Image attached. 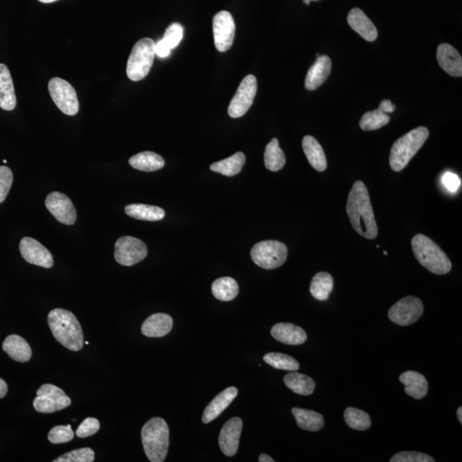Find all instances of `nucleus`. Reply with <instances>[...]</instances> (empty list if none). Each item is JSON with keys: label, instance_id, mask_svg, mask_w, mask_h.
<instances>
[{"label": "nucleus", "instance_id": "obj_1", "mask_svg": "<svg viewBox=\"0 0 462 462\" xmlns=\"http://www.w3.org/2000/svg\"><path fill=\"white\" fill-rule=\"evenodd\" d=\"M347 214L356 232L367 239L378 236V226L371 204L367 186L355 182L348 194Z\"/></svg>", "mask_w": 462, "mask_h": 462}, {"label": "nucleus", "instance_id": "obj_2", "mask_svg": "<svg viewBox=\"0 0 462 462\" xmlns=\"http://www.w3.org/2000/svg\"><path fill=\"white\" fill-rule=\"evenodd\" d=\"M48 325L57 341L71 351H80L84 343L78 319L71 312L56 308L48 314Z\"/></svg>", "mask_w": 462, "mask_h": 462}, {"label": "nucleus", "instance_id": "obj_3", "mask_svg": "<svg viewBox=\"0 0 462 462\" xmlns=\"http://www.w3.org/2000/svg\"><path fill=\"white\" fill-rule=\"evenodd\" d=\"M146 456L152 462H163L167 456L170 432L167 423L159 417L148 421L141 429Z\"/></svg>", "mask_w": 462, "mask_h": 462}, {"label": "nucleus", "instance_id": "obj_4", "mask_svg": "<svg viewBox=\"0 0 462 462\" xmlns=\"http://www.w3.org/2000/svg\"><path fill=\"white\" fill-rule=\"evenodd\" d=\"M412 248L421 266L431 273L444 275L451 271V261L431 238L422 234L416 235L412 240Z\"/></svg>", "mask_w": 462, "mask_h": 462}, {"label": "nucleus", "instance_id": "obj_5", "mask_svg": "<svg viewBox=\"0 0 462 462\" xmlns=\"http://www.w3.org/2000/svg\"><path fill=\"white\" fill-rule=\"evenodd\" d=\"M428 136L429 131L427 128L418 127L396 140L390 154V165L393 171H403L422 148Z\"/></svg>", "mask_w": 462, "mask_h": 462}, {"label": "nucleus", "instance_id": "obj_6", "mask_svg": "<svg viewBox=\"0 0 462 462\" xmlns=\"http://www.w3.org/2000/svg\"><path fill=\"white\" fill-rule=\"evenodd\" d=\"M155 55V42L152 39L138 40L129 57L126 69L129 79L134 82L144 79L151 70Z\"/></svg>", "mask_w": 462, "mask_h": 462}, {"label": "nucleus", "instance_id": "obj_7", "mask_svg": "<svg viewBox=\"0 0 462 462\" xmlns=\"http://www.w3.org/2000/svg\"><path fill=\"white\" fill-rule=\"evenodd\" d=\"M250 254L255 264L263 269L273 270L285 264L288 249L281 242L263 241L253 247Z\"/></svg>", "mask_w": 462, "mask_h": 462}, {"label": "nucleus", "instance_id": "obj_8", "mask_svg": "<svg viewBox=\"0 0 462 462\" xmlns=\"http://www.w3.org/2000/svg\"><path fill=\"white\" fill-rule=\"evenodd\" d=\"M48 90L59 110L68 116H75L79 112V100L75 88L67 81L54 77L48 83Z\"/></svg>", "mask_w": 462, "mask_h": 462}, {"label": "nucleus", "instance_id": "obj_9", "mask_svg": "<svg viewBox=\"0 0 462 462\" xmlns=\"http://www.w3.org/2000/svg\"><path fill=\"white\" fill-rule=\"evenodd\" d=\"M37 396L34 400L36 411L52 413L71 406V400L64 391L54 384H44L36 392Z\"/></svg>", "mask_w": 462, "mask_h": 462}, {"label": "nucleus", "instance_id": "obj_10", "mask_svg": "<svg viewBox=\"0 0 462 462\" xmlns=\"http://www.w3.org/2000/svg\"><path fill=\"white\" fill-rule=\"evenodd\" d=\"M423 313L424 305L421 300L409 295L390 308L388 317L396 325L408 326L418 321Z\"/></svg>", "mask_w": 462, "mask_h": 462}, {"label": "nucleus", "instance_id": "obj_11", "mask_svg": "<svg viewBox=\"0 0 462 462\" xmlns=\"http://www.w3.org/2000/svg\"><path fill=\"white\" fill-rule=\"evenodd\" d=\"M148 247L140 239L122 237L115 243L114 257L119 264L131 266L147 257Z\"/></svg>", "mask_w": 462, "mask_h": 462}, {"label": "nucleus", "instance_id": "obj_12", "mask_svg": "<svg viewBox=\"0 0 462 462\" xmlns=\"http://www.w3.org/2000/svg\"><path fill=\"white\" fill-rule=\"evenodd\" d=\"M257 88V80L253 75L247 76L242 81L228 108L230 117L238 119L248 112L251 105L254 103Z\"/></svg>", "mask_w": 462, "mask_h": 462}, {"label": "nucleus", "instance_id": "obj_13", "mask_svg": "<svg viewBox=\"0 0 462 462\" xmlns=\"http://www.w3.org/2000/svg\"><path fill=\"white\" fill-rule=\"evenodd\" d=\"M215 47L221 52L228 51L232 47L236 24L230 12L222 11L215 15L213 21Z\"/></svg>", "mask_w": 462, "mask_h": 462}, {"label": "nucleus", "instance_id": "obj_14", "mask_svg": "<svg viewBox=\"0 0 462 462\" xmlns=\"http://www.w3.org/2000/svg\"><path fill=\"white\" fill-rule=\"evenodd\" d=\"M46 206L50 213L61 224L74 225L76 220V210L71 199L59 192H52L46 199Z\"/></svg>", "mask_w": 462, "mask_h": 462}, {"label": "nucleus", "instance_id": "obj_15", "mask_svg": "<svg viewBox=\"0 0 462 462\" xmlns=\"http://www.w3.org/2000/svg\"><path fill=\"white\" fill-rule=\"evenodd\" d=\"M22 256L32 265L51 268L54 266V258L47 249L35 240L34 238L24 237L19 245Z\"/></svg>", "mask_w": 462, "mask_h": 462}, {"label": "nucleus", "instance_id": "obj_16", "mask_svg": "<svg viewBox=\"0 0 462 462\" xmlns=\"http://www.w3.org/2000/svg\"><path fill=\"white\" fill-rule=\"evenodd\" d=\"M242 430V420L238 417L231 418L223 427L218 443H220L222 452L225 456H234L236 455L238 451Z\"/></svg>", "mask_w": 462, "mask_h": 462}, {"label": "nucleus", "instance_id": "obj_17", "mask_svg": "<svg viewBox=\"0 0 462 462\" xmlns=\"http://www.w3.org/2000/svg\"><path fill=\"white\" fill-rule=\"evenodd\" d=\"M437 59L439 66L449 75L456 77L462 76V59L455 47L443 43L437 47Z\"/></svg>", "mask_w": 462, "mask_h": 462}, {"label": "nucleus", "instance_id": "obj_18", "mask_svg": "<svg viewBox=\"0 0 462 462\" xmlns=\"http://www.w3.org/2000/svg\"><path fill=\"white\" fill-rule=\"evenodd\" d=\"M271 336L277 341L288 345H301L307 341L306 331L290 323H278L271 328Z\"/></svg>", "mask_w": 462, "mask_h": 462}, {"label": "nucleus", "instance_id": "obj_19", "mask_svg": "<svg viewBox=\"0 0 462 462\" xmlns=\"http://www.w3.org/2000/svg\"><path fill=\"white\" fill-rule=\"evenodd\" d=\"M237 395L238 390L233 386L227 388L220 393L205 408L203 415H202V422L208 424L211 421L218 418L230 406Z\"/></svg>", "mask_w": 462, "mask_h": 462}, {"label": "nucleus", "instance_id": "obj_20", "mask_svg": "<svg viewBox=\"0 0 462 462\" xmlns=\"http://www.w3.org/2000/svg\"><path fill=\"white\" fill-rule=\"evenodd\" d=\"M331 71V60L327 55L318 57L314 66L308 71L305 87L307 90L314 91L326 82Z\"/></svg>", "mask_w": 462, "mask_h": 462}, {"label": "nucleus", "instance_id": "obj_21", "mask_svg": "<svg viewBox=\"0 0 462 462\" xmlns=\"http://www.w3.org/2000/svg\"><path fill=\"white\" fill-rule=\"evenodd\" d=\"M348 23L356 33L367 42H374L378 38V30L374 23L359 8L351 10L348 16Z\"/></svg>", "mask_w": 462, "mask_h": 462}, {"label": "nucleus", "instance_id": "obj_22", "mask_svg": "<svg viewBox=\"0 0 462 462\" xmlns=\"http://www.w3.org/2000/svg\"><path fill=\"white\" fill-rule=\"evenodd\" d=\"M173 319L166 314H154L145 320L141 332L148 338H162L171 332Z\"/></svg>", "mask_w": 462, "mask_h": 462}, {"label": "nucleus", "instance_id": "obj_23", "mask_svg": "<svg viewBox=\"0 0 462 462\" xmlns=\"http://www.w3.org/2000/svg\"><path fill=\"white\" fill-rule=\"evenodd\" d=\"M17 105L13 81L9 69L0 64V108L6 111L14 110Z\"/></svg>", "mask_w": 462, "mask_h": 462}, {"label": "nucleus", "instance_id": "obj_24", "mask_svg": "<svg viewBox=\"0 0 462 462\" xmlns=\"http://www.w3.org/2000/svg\"><path fill=\"white\" fill-rule=\"evenodd\" d=\"M400 382L405 386V392L413 398L420 400L427 395L428 382L420 372L407 371L401 374Z\"/></svg>", "mask_w": 462, "mask_h": 462}, {"label": "nucleus", "instance_id": "obj_25", "mask_svg": "<svg viewBox=\"0 0 462 462\" xmlns=\"http://www.w3.org/2000/svg\"><path fill=\"white\" fill-rule=\"evenodd\" d=\"M302 148L308 162L316 171L325 172L327 168L326 156L319 141L314 136H306L302 140Z\"/></svg>", "mask_w": 462, "mask_h": 462}, {"label": "nucleus", "instance_id": "obj_26", "mask_svg": "<svg viewBox=\"0 0 462 462\" xmlns=\"http://www.w3.org/2000/svg\"><path fill=\"white\" fill-rule=\"evenodd\" d=\"M3 350L16 362H28L31 359L32 350L30 344L18 335L7 336L3 343Z\"/></svg>", "mask_w": 462, "mask_h": 462}, {"label": "nucleus", "instance_id": "obj_27", "mask_svg": "<svg viewBox=\"0 0 462 462\" xmlns=\"http://www.w3.org/2000/svg\"><path fill=\"white\" fill-rule=\"evenodd\" d=\"M129 163L138 171L147 172L159 171L165 166L163 158L153 152L137 153L129 159Z\"/></svg>", "mask_w": 462, "mask_h": 462}, {"label": "nucleus", "instance_id": "obj_28", "mask_svg": "<svg viewBox=\"0 0 462 462\" xmlns=\"http://www.w3.org/2000/svg\"><path fill=\"white\" fill-rule=\"evenodd\" d=\"M291 412L298 427L305 431L319 432L325 425L324 417L317 412L299 408H292Z\"/></svg>", "mask_w": 462, "mask_h": 462}, {"label": "nucleus", "instance_id": "obj_29", "mask_svg": "<svg viewBox=\"0 0 462 462\" xmlns=\"http://www.w3.org/2000/svg\"><path fill=\"white\" fill-rule=\"evenodd\" d=\"M283 382L290 390L301 396L313 394L316 386L313 379L295 371L285 375Z\"/></svg>", "mask_w": 462, "mask_h": 462}, {"label": "nucleus", "instance_id": "obj_30", "mask_svg": "<svg viewBox=\"0 0 462 462\" xmlns=\"http://www.w3.org/2000/svg\"><path fill=\"white\" fill-rule=\"evenodd\" d=\"M125 213L136 220L144 221H160L165 216V211L159 206L144 204L128 205Z\"/></svg>", "mask_w": 462, "mask_h": 462}, {"label": "nucleus", "instance_id": "obj_31", "mask_svg": "<svg viewBox=\"0 0 462 462\" xmlns=\"http://www.w3.org/2000/svg\"><path fill=\"white\" fill-rule=\"evenodd\" d=\"M246 162L244 153L239 152L228 159L216 162L210 166L211 171L226 177H234L240 173Z\"/></svg>", "mask_w": 462, "mask_h": 462}, {"label": "nucleus", "instance_id": "obj_32", "mask_svg": "<svg viewBox=\"0 0 462 462\" xmlns=\"http://www.w3.org/2000/svg\"><path fill=\"white\" fill-rule=\"evenodd\" d=\"M334 280L332 276L327 273H319L312 279L310 292L318 301H326L333 290Z\"/></svg>", "mask_w": 462, "mask_h": 462}, {"label": "nucleus", "instance_id": "obj_33", "mask_svg": "<svg viewBox=\"0 0 462 462\" xmlns=\"http://www.w3.org/2000/svg\"><path fill=\"white\" fill-rule=\"evenodd\" d=\"M212 291L215 298L222 302H230L237 297L239 286L233 278H220L213 282Z\"/></svg>", "mask_w": 462, "mask_h": 462}, {"label": "nucleus", "instance_id": "obj_34", "mask_svg": "<svg viewBox=\"0 0 462 462\" xmlns=\"http://www.w3.org/2000/svg\"><path fill=\"white\" fill-rule=\"evenodd\" d=\"M264 157L266 168L271 172L280 171L286 164L285 154L280 147H279L277 138H273L267 144Z\"/></svg>", "mask_w": 462, "mask_h": 462}, {"label": "nucleus", "instance_id": "obj_35", "mask_svg": "<svg viewBox=\"0 0 462 462\" xmlns=\"http://www.w3.org/2000/svg\"><path fill=\"white\" fill-rule=\"evenodd\" d=\"M391 117L380 109L365 113L360 121V127L365 131H376L390 123Z\"/></svg>", "mask_w": 462, "mask_h": 462}, {"label": "nucleus", "instance_id": "obj_36", "mask_svg": "<svg viewBox=\"0 0 462 462\" xmlns=\"http://www.w3.org/2000/svg\"><path fill=\"white\" fill-rule=\"evenodd\" d=\"M346 424L356 431H367L371 427V419L368 413L358 408H348L344 412Z\"/></svg>", "mask_w": 462, "mask_h": 462}, {"label": "nucleus", "instance_id": "obj_37", "mask_svg": "<svg viewBox=\"0 0 462 462\" xmlns=\"http://www.w3.org/2000/svg\"><path fill=\"white\" fill-rule=\"evenodd\" d=\"M265 362L275 369L283 371L295 372L300 368L297 360L282 353H268L264 356Z\"/></svg>", "mask_w": 462, "mask_h": 462}, {"label": "nucleus", "instance_id": "obj_38", "mask_svg": "<svg viewBox=\"0 0 462 462\" xmlns=\"http://www.w3.org/2000/svg\"><path fill=\"white\" fill-rule=\"evenodd\" d=\"M95 461V452L90 448L75 449L64 454L54 460V462H93Z\"/></svg>", "mask_w": 462, "mask_h": 462}, {"label": "nucleus", "instance_id": "obj_39", "mask_svg": "<svg viewBox=\"0 0 462 462\" xmlns=\"http://www.w3.org/2000/svg\"><path fill=\"white\" fill-rule=\"evenodd\" d=\"M74 432L71 425H59L52 428L48 434V440L54 444H66L74 439Z\"/></svg>", "mask_w": 462, "mask_h": 462}, {"label": "nucleus", "instance_id": "obj_40", "mask_svg": "<svg viewBox=\"0 0 462 462\" xmlns=\"http://www.w3.org/2000/svg\"><path fill=\"white\" fill-rule=\"evenodd\" d=\"M182 38H184V27L180 23H174L166 28L162 40L172 50L178 47Z\"/></svg>", "mask_w": 462, "mask_h": 462}, {"label": "nucleus", "instance_id": "obj_41", "mask_svg": "<svg viewBox=\"0 0 462 462\" xmlns=\"http://www.w3.org/2000/svg\"><path fill=\"white\" fill-rule=\"evenodd\" d=\"M432 456L427 454L415 451H403L396 454L391 459V462H434Z\"/></svg>", "mask_w": 462, "mask_h": 462}, {"label": "nucleus", "instance_id": "obj_42", "mask_svg": "<svg viewBox=\"0 0 462 462\" xmlns=\"http://www.w3.org/2000/svg\"><path fill=\"white\" fill-rule=\"evenodd\" d=\"M12 182H13V174L11 170L6 166H0V203L6 200L10 192Z\"/></svg>", "mask_w": 462, "mask_h": 462}, {"label": "nucleus", "instance_id": "obj_43", "mask_svg": "<svg viewBox=\"0 0 462 462\" xmlns=\"http://www.w3.org/2000/svg\"><path fill=\"white\" fill-rule=\"evenodd\" d=\"M100 428V421L95 418H87L77 428L76 434L80 439L95 435Z\"/></svg>", "mask_w": 462, "mask_h": 462}, {"label": "nucleus", "instance_id": "obj_44", "mask_svg": "<svg viewBox=\"0 0 462 462\" xmlns=\"http://www.w3.org/2000/svg\"><path fill=\"white\" fill-rule=\"evenodd\" d=\"M442 182L444 188L448 190L449 192L456 193L458 191V189L461 187V179L456 174L447 172L444 174L443 178H442Z\"/></svg>", "mask_w": 462, "mask_h": 462}, {"label": "nucleus", "instance_id": "obj_45", "mask_svg": "<svg viewBox=\"0 0 462 462\" xmlns=\"http://www.w3.org/2000/svg\"><path fill=\"white\" fill-rule=\"evenodd\" d=\"M171 48H170L163 40H161L159 42L155 44V54L158 57H160V58H167V57L171 54Z\"/></svg>", "mask_w": 462, "mask_h": 462}, {"label": "nucleus", "instance_id": "obj_46", "mask_svg": "<svg viewBox=\"0 0 462 462\" xmlns=\"http://www.w3.org/2000/svg\"><path fill=\"white\" fill-rule=\"evenodd\" d=\"M379 109L384 113H391L395 112L396 105L393 104L391 100H384L382 102L380 103Z\"/></svg>", "mask_w": 462, "mask_h": 462}, {"label": "nucleus", "instance_id": "obj_47", "mask_svg": "<svg viewBox=\"0 0 462 462\" xmlns=\"http://www.w3.org/2000/svg\"><path fill=\"white\" fill-rule=\"evenodd\" d=\"M7 391H8V386H7V384L6 383V381L3 380L2 379H0V399L6 396V395L7 394Z\"/></svg>", "mask_w": 462, "mask_h": 462}, {"label": "nucleus", "instance_id": "obj_48", "mask_svg": "<svg viewBox=\"0 0 462 462\" xmlns=\"http://www.w3.org/2000/svg\"><path fill=\"white\" fill-rule=\"evenodd\" d=\"M259 462H274L275 461L269 456L268 455H266V454H261V456L259 457Z\"/></svg>", "mask_w": 462, "mask_h": 462}, {"label": "nucleus", "instance_id": "obj_49", "mask_svg": "<svg viewBox=\"0 0 462 462\" xmlns=\"http://www.w3.org/2000/svg\"><path fill=\"white\" fill-rule=\"evenodd\" d=\"M457 419L460 421V423L462 424V408L460 407L457 410Z\"/></svg>", "mask_w": 462, "mask_h": 462}, {"label": "nucleus", "instance_id": "obj_50", "mask_svg": "<svg viewBox=\"0 0 462 462\" xmlns=\"http://www.w3.org/2000/svg\"><path fill=\"white\" fill-rule=\"evenodd\" d=\"M38 1L44 4H50V3H54L56 1H59V0H38Z\"/></svg>", "mask_w": 462, "mask_h": 462}, {"label": "nucleus", "instance_id": "obj_51", "mask_svg": "<svg viewBox=\"0 0 462 462\" xmlns=\"http://www.w3.org/2000/svg\"><path fill=\"white\" fill-rule=\"evenodd\" d=\"M304 3H305L306 5L308 6V5H309V4H310V0H304Z\"/></svg>", "mask_w": 462, "mask_h": 462}, {"label": "nucleus", "instance_id": "obj_52", "mask_svg": "<svg viewBox=\"0 0 462 462\" xmlns=\"http://www.w3.org/2000/svg\"><path fill=\"white\" fill-rule=\"evenodd\" d=\"M384 254L385 255H387V254H388L387 252H386V251H384Z\"/></svg>", "mask_w": 462, "mask_h": 462}, {"label": "nucleus", "instance_id": "obj_53", "mask_svg": "<svg viewBox=\"0 0 462 462\" xmlns=\"http://www.w3.org/2000/svg\"><path fill=\"white\" fill-rule=\"evenodd\" d=\"M310 1H319V0H310Z\"/></svg>", "mask_w": 462, "mask_h": 462}]
</instances>
